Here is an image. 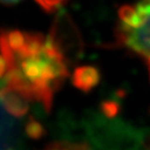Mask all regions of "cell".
Returning a JSON list of instances; mask_svg holds the SVG:
<instances>
[{
  "label": "cell",
  "instance_id": "1",
  "mask_svg": "<svg viewBox=\"0 0 150 150\" xmlns=\"http://www.w3.org/2000/svg\"><path fill=\"white\" fill-rule=\"evenodd\" d=\"M0 54L6 64L1 88L50 111L54 93L69 77L68 60L56 37L4 29Z\"/></svg>",
  "mask_w": 150,
  "mask_h": 150
},
{
  "label": "cell",
  "instance_id": "2",
  "mask_svg": "<svg viewBox=\"0 0 150 150\" xmlns=\"http://www.w3.org/2000/svg\"><path fill=\"white\" fill-rule=\"evenodd\" d=\"M113 43L144 60L150 78V0H136L119 9Z\"/></svg>",
  "mask_w": 150,
  "mask_h": 150
},
{
  "label": "cell",
  "instance_id": "3",
  "mask_svg": "<svg viewBox=\"0 0 150 150\" xmlns=\"http://www.w3.org/2000/svg\"><path fill=\"white\" fill-rule=\"evenodd\" d=\"M97 81V72L91 68H81L75 74V83L81 89L90 88Z\"/></svg>",
  "mask_w": 150,
  "mask_h": 150
},
{
  "label": "cell",
  "instance_id": "4",
  "mask_svg": "<svg viewBox=\"0 0 150 150\" xmlns=\"http://www.w3.org/2000/svg\"><path fill=\"white\" fill-rule=\"evenodd\" d=\"M41 150H91L86 144L71 142V141H54L46 146Z\"/></svg>",
  "mask_w": 150,
  "mask_h": 150
},
{
  "label": "cell",
  "instance_id": "5",
  "mask_svg": "<svg viewBox=\"0 0 150 150\" xmlns=\"http://www.w3.org/2000/svg\"><path fill=\"white\" fill-rule=\"evenodd\" d=\"M39 7H41L47 12H54L59 7L64 5L67 0H35Z\"/></svg>",
  "mask_w": 150,
  "mask_h": 150
},
{
  "label": "cell",
  "instance_id": "6",
  "mask_svg": "<svg viewBox=\"0 0 150 150\" xmlns=\"http://www.w3.org/2000/svg\"><path fill=\"white\" fill-rule=\"evenodd\" d=\"M5 71H6V64H5V60L2 58V56L0 54V78H2L4 75H5Z\"/></svg>",
  "mask_w": 150,
  "mask_h": 150
},
{
  "label": "cell",
  "instance_id": "7",
  "mask_svg": "<svg viewBox=\"0 0 150 150\" xmlns=\"http://www.w3.org/2000/svg\"><path fill=\"white\" fill-rule=\"evenodd\" d=\"M21 0H0V4L5 6H12V5H16L18 2H20Z\"/></svg>",
  "mask_w": 150,
  "mask_h": 150
},
{
  "label": "cell",
  "instance_id": "8",
  "mask_svg": "<svg viewBox=\"0 0 150 150\" xmlns=\"http://www.w3.org/2000/svg\"><path fill=\"white\" fill-rule=\"evenodd\" d=\"M149 150H150V145H149Z\"/></svg>",
  "mask_w": 150,
  "mask_h": 150
}]
</instances>
